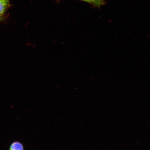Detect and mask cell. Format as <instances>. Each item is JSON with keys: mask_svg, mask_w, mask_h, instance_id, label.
Wrapping results in <instances>:
<instances>
[{"mask_svg": "<svg viewBox=\"0 0 150 150\" xmlns=\"http://www.w3.org/2000/svg\"><path fill=\"white\" fill-rule=\"evenodd\" d=\"M9 5V0H0V17L4 14Z\"/></svg>", "mask_w": 150, "mask_h": 150, "instance_id": "cell-1", "label": "cell"}, {"mask_svg": "<svg viewBox=\"0 0 150 150\" xmlns=\"http://www.w3.org/2000/svg\"><path fill=\"white\" fill-rule=\"evenodd\" d=\"M9 150H24V146L21 142H14L11 144Z\"/></svg>", "mask_w": 150, "mask_h": 150, "instance_id": "cell-2", "label": "cell"}, {"mask_svg": "<svg viewBox=\"0 0 150 150\" xmlns=\"http://www.w3.org/2000/svg\"><path fill=\"white\" fill-rule=\"evenodd\" d=\"M91 1L92 3H99V0H91Z\"/></svg>", "mask_w": 150, "mask_h": 150, "instance_id": "cell-3", "label": "cell"}, {"mask_svg": "<svg viewBox=\"0 0 150 150\" xmlns=\"http://www.w3.org/2000/svg\"><path fill=\"white\" fill-rule=\"evenodd\" d=\"M81 1H85L86 2H87L89 3H92V1L91 0H81Z\"/></svg>", "mask_w": 150, "mask_h": 150, "instance_id": "cell-4", "label": "cell"}, {"mask_svg": "<svg viewBox=\"0 0 150 150\" xmlns=\"http://www.w3.org/2000/svg\"><path fill=\"white\" fill-rule=\"evenodd\" d=\"M2 19L1 17H0V21H1Z\"/></svg>", "mask_w": 150, "mask_h": 150, "instance_id": "cell-5", "label": "cell"}]
</instances>
